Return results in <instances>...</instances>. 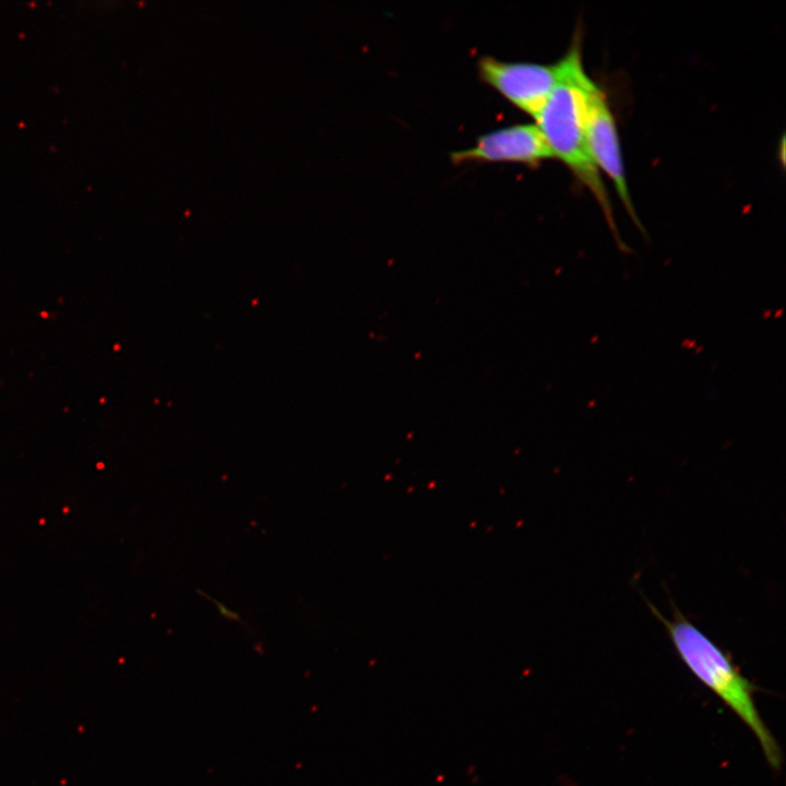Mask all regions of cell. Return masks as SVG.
<instances>
[{
	"instance_id": "6da1fadb",
	"label": "cell",
	"mask_w": 786,
	"mask_h": 786,
	"mask_svg": "<svg viewBox=\"0 0 786 786\" xmlns=\"http://www.w3.org/2000/svg\"><path fill=\"white\" fill-rule=\"evenodd\" d=\"M651 612L666 629L668 636L687 668L714 692L751 730L774 770L782 765V751L758 712L755 688L716 643L690 621L674 604L667 618L650 600Z\"/></svg>"
},
{
	"instance_id": "7a4b0ae2",
	"label": "cell",
	"mask_w": 786,
	"mask_h": 786,
	"mask_svg": "<svg viewBox=\"0 0 786 786\" xmlns=\"http://www.w3.org/2000/svg\"><path fill=\"white\" fill-rule=\"evenodd\" d=\"M559 80L535 118L553 157L559 158L592 192L615 239L620 247L612 209L599 170L587 146L585 133V96L591 78L584 70L580 43L576 39L560 59Z\"/></svg>"
},
{
	"instance_id": "3957f363",
	"label": "cell",
	"mask_w": 786,
	"mask_h": 786,
	"mask_svg": "<svg viewBox=\"0 0 786 786\" xmlns=\"http://www.w3.org/2000/svg\"><path fill=\"white\" fill-rule=\"evenodd\" d=\"M560 71V60L552 64H541L502 61L485 56L478 61L480 79L534 119L555 88Z\"/></svg>"
},
{
	"instance_id": "277c9868",
	"label": "cell",
	"mask_w": 786,
	"mask_h": 786,
	"mask_svg": "<svg viewBox=\"0 0 786 786\" xmlns=\"http://www.w3.org/2000/svg\"><path fill=\"white\" fill-rule=\"evenodd\" d=\"M585 133L590 154L614 182L622 204L642 228L630 198L616 121L604 92L591 80L585 96Z\"/></svg>"
},
{
	"instance_id": "5b68a950",
	"label": "cell",
	"mask_w": 786,
	"mask_h": 786,
	"mask_svg": "<svg viewBox=\"0 0 786 786\" xmlns=\"http://www.w3.org/2000/svg\"><path fill=\"white\" fill-rule=\"evenodd\" d=\"M553 155L536 123H519L480 135L468 148L451 154L454 163L513 162L536 166Z\"/></svg>"
}]
</instances>
